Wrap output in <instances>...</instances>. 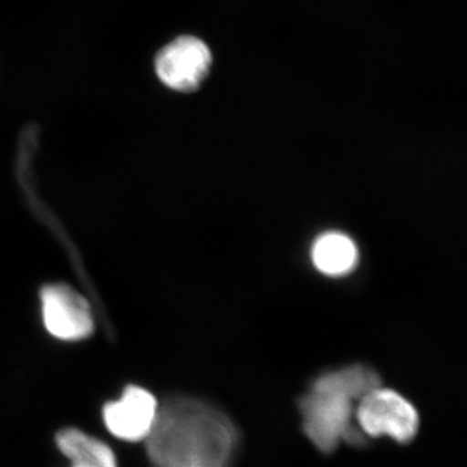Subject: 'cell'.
Listing matches in <instances>:
<instances>
[{
    "label": "cell",
    "instance_id": "6da1fadb",
    "mask_svg": "<svg viewBox=\"0 0 467 467\" xmlns=\"http://www.w3.org/2000/svg\"><path fill=\"white\" fill-rule=\"evenodd\" d=\"M239 431L220 409L192 396H171L161 404L146 441L152 467H232Z\"/></svg>",
    "mask_w": 467,
    "mask_h": 467
},
{
    "label": "cell",
    "instance_id": "7a4b0ae2",
    "mask_svg": "<svg viewBox=\"0 0 467 467\" xmlns=\"http://www.w3.org/2000/svg\"><path fill=\"white\" fill-rule=\"evenodd\" d=\"M379 386V374L367 365H349L321 374L297 402L304 434L325 454L333 453L343 441L365 447L368 438L356 425V407Z\"/></svg>",
    "mask_w": 467,
    "mask_h": 467
},
{
    "label": "cell",
    "instance_id": "3957f363",
    "mask_svg": "<svg viewBox=\"0 0 467 467\" xmlns=\"http://www.w3.org/2000/svg\"><path fill=\"white\" fill-rule=\"evenodd\" d=\"M356 425L367 438H389L399 444L413 441L420 429L417 409L400 393L382 386L371 389L356 407Z\"/></svg>",
    "mask_w": 467,
    "mask_h": 467
},
{
    "label": "cell",
    "instance_id": "277c9868",
    "mask_svg": "<svg viewBox=\"0 0 467 467\" xmlns=\"http://www.w3.org/2000/svg\"><path fill=\"white\" fill-rule=\"evenodd\" d=\"M158 398L146 387L129 384L116 400L101 409L104 427L113 438L124 442H146L159 418Z\"/></svg>",
    "mask_w": 467,
    "mask_h": 467
},
{
    "label": "cell",
    "instance_id": "5b68a950",
    "mask_svg": "<svg viewBox=\"0 0 467 467\" xmlns=\"http://www.w3.org/2000/svg\"><path fill=\"white\" fill-rule=\"evenodd\" d=\"M43 324L63 342H81L94 333L90 304L67 285H48L41 292Z\"/></svg>",
    "mask_w": 467,
    "mask_h": 467
},
{
    "label": "cell",
    "instance_id": "8992f818",
    "mask_svg": "<svg viewBox=\"0 0 467 467\" xmlns=\"http://www.w3.org/2000/svg\"><path fill=\"white\" fill-rule=\"evenodd\" d=\"M212 52L202 39L184 36L174 39L159 52L156 73L162 84L180 92H192L207 78Z\"/></svg>",
    "mask_w": 467,
    "mask_h": 467
},
{
    "label": "cell",
    "instance_id": "52a82bcc",
    "mask_svg": "<svg viewBox=\"0 0 467 467\" xmlns=\"http://www.w3.org/2000/svg\"><path fill=\"white\" fill-rule=\"evenodd\" d=\"M55 444L67 467H119L115 451L106 441L77 427H66L55 435Z\"/></svg>",
    "mask_w": 467,
    "mask_h": 467
},
{
    "label": "cell",
    "instance_id": "ba28073f",
    "mask_svg": "<svg viewBox=\"0 0 467 467\" xmlns=\"http://www.w3.org/2000/svg\"><path fill=\"white\" fill-rule=\"evenodd\" d=\"M312 260L322 275L342 276L358 265V250L346 234L325 233L313 243Z\"/></svg>",
    "mask_w": 467,
    "mask_h": 467
}]
</instances>
